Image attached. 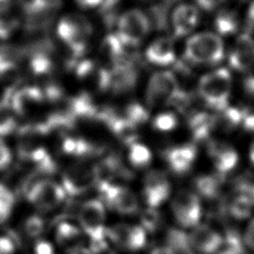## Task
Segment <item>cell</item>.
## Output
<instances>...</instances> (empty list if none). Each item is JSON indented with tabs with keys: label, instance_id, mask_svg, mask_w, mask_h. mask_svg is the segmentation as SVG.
I'll list each match as a JSON object with an SVG mask.
<instances>
[{
	"label": "cell",
	"instance_id": "28",
	"mask_svg": "<svg viewBox=\"0 0 254 254\" xmlns=\"http://www.w3.org/2000/svg\"><path fill=\"white\" fill-rule=\"evenodd\" d=\"M217 32L221 35H229L237 29V18L233 12L221 11L215 18L214 21Z\"/></svg>",
	"mask_w": 254,
	"mask_h": 254
},
{
	"label": "cell",
	"instance_id": "40",
	"mask_svg": "<svg viewBox=\"0 0 254 254\" xmlns=\"http://www.w3.org/2000/svg\"><path fill=\"white\" fill-rule=\"evenodd\" d=\"M35 254H54L53 245L47 240H39L35 244Z\"/></svg>",
	"mask_w": 254,
	"mask_h": 254
},
{
	"label": "cell",
	"instance_id": "46",
	"mask_svg": "<svg viewBox=\"0 0 254 254\" xmlns=\"http://www.w3.org/2000/svg\"><path fill=\"white\" fill-rule=\"evenodd\" d=\"M71 254H92V253L85 249H77V250L73 251Z\"/></svg>",
	"mask_w": 254,
	"mask_h": 254
},
{
	"label": "cell",
	"instance_id": "14",
	"mask_svg": "<svg viewBox=\"0 0 254 254\" xmlns=\"http://www.w3.org/2000/svg\"><path fill=\"white\" fill-rule=\"evenodd\" d=\"M209 156L213 159L215 169L220 174H226L235 168L238 154L229 144L219 140H212L207 145Z\"/></svg>",
	"mask_w": 254,
	"mask_h": 254
},
{
	"label": "cell",
	"instance_id": "27",
	"mask_svg": "<svg viewBox=\"0 0 254 254\" xmlns=\"http://www.w3.org/2000/svg\"><path fill=\"white\" fill-rule=\"evenodd\" d=\"M15 197L9 187L0 183V224L9 219L14 209Z\"/></svg>",
	"mask_w": 254,
	"mask_h": 254
},
{
	"label": "cell",
	"instance_id": "31",
	"mask_svg": "<svg viewBox=\"0 0 254 254\" xmlns=\"http://www.w3.org/2000/svg\"><path fill=\"white\" fill-rule=\"evenodd\" d=\"M124 116L128 121L137 127L148 120L149 113L143 105L137 102H133L128 104L125 108Z\"/></svg>",
	"mask_w": 254,
	"mask_h": 254
},
{
	"label": "cell",
	"instance_id": "34",
	"mask_svg": "<svg viewBox=\"0 0 254 254\" xmlns=\"http://www.w3.org/2000/svg\"><path fill=\"white\" fill-rule=\"evenodd\" d=\"M120 0H103L100 7V13L103 16V19L106 24L111 25L114 22L117 5Z\"/></svg>",
	"mask_w": 254,
	"mask_h": 254
},
{
	"label": "cell",
	"instance_id": "12",
	"mask_svg": "<svg viewBox=\"0 0 254 254\" xmlns=\"http://www.w3.org/2000/svg\"><path fill=\"white\" fill-rule=\"evenodd\" d=\"M138 73L127 57L121 62L113 64L110 69V89L117 94L124 93L132 89L137 81Z\"/></svg>",
	"mask_w": 254,
	"mask_h": 254
},
{
	"label": "cell",
	"instance_id": "17",
	"mask_svg": "<svg viewBox=\"0 0 254 254\" xmlns=\"http://www.w3.org/2000/svg\"><path fill=\"white\" fill-rule=\"evenodd\" d=\"M198 21V10L191 4H181L173 12L172 24L177 38L190 33Z\"/></svg>",
	"mask_w": 254,
	"mask_h": 254
},
{
	"label": "cell",
	"instance_id": "48",
	"mask_svg": "<svg viewBox=\"0 0 254 254\" xmlns=\"http://www.w3.org/2000/svg\"><path fill=\"white\" fill-rule=\"evenodd\" d=\"M252 195H253V199H254V188H253V191H252Z\"/></svg>",
	"mask_w": 254,
	"mask_h": 254
},
{
	"label": "cell",
	"instance_id": "32",
	"mask_svg": "<svg viewBox=\"0 0 254 254\" xmlns=\"http://www.w3.org/2000/svg\"><path fill=\"white\" fill-rule=\"evenodd\" d=\"M146 244V230L140 225H131L126 249L137 251Z\"/></svg>",
	"mask_w": 254,
	"mask_h": 254
},
{
	"label": "cell",
	"instance_id": "26",
	"mask_svg": "<svg viewBox=\"0 0 254 254\" xmlns=\"http://www.w3.org/2000/svg\"><path fill=\"white\" fill-rule=\"evenodd\" d=\"M244 246L235 232H228L222 237L221 242L213 254H244Z\"/></svg>",
	"mask_w": 254,
	"mask_h": 254
},
{
	"label": "cell",
	"instance_id": "7",
	"mask_svg": "<svg viewBox=\"0 0 254 254\" xmlns=\"http://www.w3.org/2000/svg\"><path fill=\"white\" fill-rule=\"evenodd\" d=\"M117 29V36L124 46L135 47L148 35L150 22L142 11L133 9L119 17Z\"/></svg>",
	"mask_w": 254,
	"mask_h": 254
},
{
	"label": "cell",
	"instance_id": "33",
	"mask_svg": "<svg viewBox=\"0 0 254 254\" xmlns=\"http://www.w3.org/2000/svg\"><path fill=\"white\" fill-rule=\"evenodd\" d=\"M178 118L173 112H163L158 114L153 120L154 129L161 132H169L176 128Z\"/></svg>",
	"mask_w": 254,
	"mask_h": 254
},
{
	"label": "cell",
	"instance_id": "25",
	"mask_svg": "<svg viewBox=\"0 0 254 254\" xmlns=\"http://www.w3.org/2000/svg\"><path fill=\"white\" fill-rule=\"evenodd\" d=\"M128 158L134 167L143 168L151 163L152 154L146 145L139 142H134L129 147Z\"/></svg>",
	"mask_w": 254,
	"mask_h": 254
},
{
	"label": "cell",
	"instance_id": "3",
	"mask_svg": "<svg viewBox=\"0 0 254 254\" xmlns=\"http://www.w3.org/2000/svg\"><path fill=\"white\" fill-rule=\"evenodd\" d=\"M91 31V25L88 20L77 14L64 16L58 25L59 37L76 58L84 54Z\"/></svg>",
	"mask_w": 254,
	"mask_h": 254
},
{
	"label": "cell",
	"instance_id": "42",
	"mask_svg": "<svg viewBox=\"0 0 254 254\" xmlns=\"http://www.w3.org/2000/svg\"><path fill=\"white\" fill-rule=\"evenodd\" d=\"M195 1L201 9H204L206 11H210V10L215 9L224 0H195Z\"/></svg>",
	"mask_w": 254,
	"mask_h": 254
},
{
	"label": "cell",
	"instance_id": "19",
	"mask_svg": "<svg viewBox=\"0 0 254 254\" xmlns=\"http://www.w3.org/2000/svg\"><path fill=\"white\" fill-rule=\"evenodd\" d=\"M43 98V93L40 89L28 87L16 93L11 105L17 115L25 116L28 115L36 105L40 104Z\"/></svg>",
	"mask_w": 254,
	"mask_h": 254
},
{
	"label": "cell",
	"instance_id": "21",
	"mask_svg": "<svg viewBox=\"0 0 254 254\" xmlns=\"http://www.w3.org/2000/svg\"><path fill=\"white\" fill-rule=\"evenodd\" d=\"M61 149L64 154L75 157H85L96 152V146L89 141L74 136H65L61 143Z\"/></svg>",
	"mask_w": 254,
	"mask_h": 254
},
{
	"label": "cell",
	"instance_id": "2",
	"mask_svg": "<svg viewBox=\"0 0 254 254\" xmlns=\"http://www.w3.org/2000/svg\"><path fill=\"white\" fill-rule=\"evenodd\" d=\"M223 55L221 39L217 35L208 32L190 37L185 50V57L193 64H217L223 59Z\"/></svg>",
	"mask_w": 254,
	"mask_h": 254
},
{
	"label": "cell",
	"instance_id": "47",
	"mask_svg": "<svg viewBox=\"0 0 254 254\" xmlns=\"http://www.w3.org/2000/svg\"><path fill=\"white\" fill-rule=\"evenodd\" d=\"M249 156H250V160H251V161H252V163L254 164V142L252 143V145H251V147H250Z\"/></svg>",
	"mask_w": 254,
	"mask_h": 254
},
{
	"label": "cell",
	"instance_id": "36",
	"mask_svg": "<svg viewBox=\"0 0 254 254\" xmlns=\"http://www.w3.org/2000/svg\"><path fill=\"white\" fill-rule=\"evenodd\" d=\"M159 214L156 211V208L149 207L142 214V223L143 228L146 230H155L159 225Z\"/></svg>",
	"mask_w": 254,
	"mask_h": 254
},
{
	"label": "cell",
	"instance_id": "8",
	"mask_svg": "<svg viewBox=\"0 0 254 254\" xmlns=\"http://www.w3.org/2000/svg\"><path fill=\"white\" fill-rule=\"evenodd\" d=\"M62 181L65 193L82 194L95 186L94 165L86 161L72 163L64 171Z\"/></svg>",
	"mask_w": 254,
	"mask_h": 254
},
{
	"label": "cell",
	"instance_id": "20",
	"mask_svg": "<svg viewBox=\"0 0 254 254\" xmlns=\"http://www.w3.org/2000/svg\"><path fill=\"white\" fill-rule=\"evenodd\" d=\"M245 110L236 107H229L217 111V114L212 116V130H217L223 133L234 130L242 123Z\"/></svg>",
	"mask_w": 254,
	"mask_h": 254
},
{
	"label": "cell",
	"instance_id": "23",
	"mask_svg": "<svg viewBox=\"0 0 254 254\" xmlns=\"http://www.w3.org/2000/svg\"><path fill=\"white\" fill-rule=\"evenodd\" d=\"M196 190L205 198H215L219 193V181L211 175L198 176L194 181Z\"/></svg>",
	"mask_w": 254,
	"mask_h": 254
},
{
	"label": "cell",
	"instance_id": "43",
	"mask_svg": "<svg viewBox=\"0 0 254 254\" xmlns=\"http://www.w3.org/2000/svg\"><path fill=\"white\" fill-rule=\"evenodd\" d=\"M76 3L82 8H92L100 6L103 0H75Z\"/></svg>",
	"mask_w": 254,
	"mask_h": 254
},
{
	"label": "cell",
	"instance_id": "37",
	"mask_svg": "<svg viewBox=\"0 0 254 254\" xmlns=\"http://www.w3.org/2000/svg\"><path fill=\"white\" fill-rule=\"evenodd\" d=\"M51 61L45 56H38L32 62L33 70L37 73H45L51 68Z\"/></svg>",
	"mask_w": 254,
	"mask_h": 254
},
{
	"label": "cell",
	"instance_id": "41",
	"mask_svg": "<svg viewBox=\"0 0 254 254\" xmlns=\"http://www.w3.org/2000/svg\"><path fill=\"white\" fill-rule=\"evenodd\" d=\"M244 242L249 248L254 250V219H252L246 227L244 234Z\"/></svg>",
	"mask_w": 254,
	"mask_h": 254
},
{
	"label": "cell",
	"instance_id": "22",
	"mask_svg": "<svg viewBox=\"0 0 254 254\" xmlns=\"http://www.w3.org/2000/svg\"><path fill=\"white\" fill-rule=\"evenodd\" d=\"M254 199L249 194L241 192L236 195L229 204V212L236 219H245L253 210Z\"/></svg>",
	"mask_w": 254,
	"mask_h": 254
},
{
	"label": "cell",
	"instance_id": "6",
	"mask_svg": "<svg viewBox=\"0 0 254 254\" xmlns=\"http://www.w3.org/2000/svg\"><path fill=\"white\" fill-rule=\"evenodd\" d=\"M78 221L82 231L92 243L104 242L106 235L105 209L99 199H89L81 205Z\"/></svg>",
	"mask_w": 254,
	"mask_h": 254
},
{
	"label": "cell",
	"instance_id": "4",
	"mask_svg": "<svg viewBox=\"0 0 254 254\" xmlns=\"http://www.w3.org/2000/svg\"><path fill=\"white\" fill-rule=\"evenodd\" d=\"M65 194L63 186L53 180L43 178L29 187L26 197L34 207L47 212L57 208L64 199Z\"/></svg>",
	"mask_w": 254,
	"mask_h": 254
},
{
	"label": "cell",
	"instance_id": "30",
	"mask_svg": "<svg viewBox=\"0 0 254 254\" xmlns=\"http://www.w3.org/2000/svg\"><path fill=\"white\" fill-rule=\"evenodd\" d=\"M80 234V230L69 222H61L57 225L56 239L61 244H68L74 241Z\"/></svg>",
	"mask_w": 254,
	"mask_h": 254
},
{
	"label": "cell",
	"instance_id": "5",
	"mask_svg": "<svg viewBox=\"0 0 254 254\" xmlns=\"http://www.w3.org/2000/svg\"><path fill=\"white\" fill-rule=\"evenodd\" d=\"M179 82L171 71H158L149 79L146 90V102L149 107H159L173 103L181 92Z\"/></svg>",
	"mask_w": 254,
	"mask_h": 254
},
{
	"label": "cell",
	"instance_id": "11",
	"mask_svg": "<svg viewBox=\"0 0 254 254\" xmlns=\"http://www.w3.org/2000/svg\"><path fill=\"white\" fill-rule=\"evenodd\" d=\"M106 203L121 214H133L138 210L135 193L121 185H110L100 191Z\"/></svg>",
	"mask_w": 254,
	"mask_h": 254
},
{
	"label": "cell",
	"instance_id": "13",
	"mask_svg": "<svg viewBox=\"0 0 254 254\" xmlns=\"http://www.w3.org/2000/svg\"><path fill=\"white\" fill-rule=\"evenodd\" d=\"M229 64L238 71H247L254 64V39L249 34H241L229 55Z\"/></svg>",
	"mask_w": 254,
	"mask_h": 254
},
{
	"label": "cell",
	"instance_id": "15",
	"mask_svg": "<svg viewBox=\"0 0 254 254\" xmlns=\"http://www.w3.org/2000/svg\"><path fill=\"white\" fill-rule=\"evenodd\" d=\"M195 156L196 150L191 144L173 147L165 152V158L170 169L178 175H183L190 171Z\"/></svg>",
	"mask_w": 254,
	"mask_h": 254
},
{
	"label": "cell",
	"instance_id": "18",
	"mask_svg": "<svg viewBox=\"0 0 254 254\" xmlns=\"http://www.w3.org/2000/svg\"><path fill=\"white\" fill-rule=\"evenodd\" d=\"M146 57L149 62L158 65H169L175 62L174 44L170 38L156 39L147 49Z\"/></svg>",
	"mask_w": 254,
	"mask_h": 254
},
{
	"label": "cell",
	"instance_id": "45",
	"mask_svg": "<svg viewBox=\"0 0 254 254\" xmlns=\"http://www.w3.org/2000/svg\"><path fill=\"white\" fill-rule=\"evenodd\" d=\"M247 17H248V21H249V25L254 28V2L251 3L249 9H248V13H247Z\"/></svg>",
	"mask_w": 254,
	"mask_h": 254
},
{
	"label": "cell",
	"instance_id": "10",
	"mask_svg": "<svg viewBox=\"0 0 254 254\" xmlns=\"http://www.w3.org/2000/svg\"><path fill=\"white\" fill-rule=\"evenodd\" d=\"M171 190L170 182L167 176L159 171H149L143 181V195L148 206L156 208L169 196Z\"/></svg>",
	"mask_w": 254,
	"mask_h": 254
},
{
	"label": "cell",
	"instance_id": "9",
	"mask_svg": "<svg viewBox=\"0 0 254 254\" xmlns=\"http://www.w3.org/2000/svg\"><path fill=\"white\" fill-rule=\"evenodd\" d=\"M172 207L176 219L182 226L191 227L199 221L201 207L194 192L188 190L178 191L173 198Z\"/></svg>",
	"mask_w": 254,
	"mask_h": 254
},
{
	"label": "cell",
	"instance_id": "38",
	"mask_svg": "<svg viewBox=\"0 0 254 254\" xmlns=\"http://www.w3.org/2000/svg\"><path fill=\"white\" fill-rule=\"evenodd\" d=\"M12 161V153L8 145L0 138V171L9 167Z\"/></svg>",
	"mask_w": 254,
	"mask_h": 254
},
{
	"label": "cell",
	"instance_id": "24",
	"mask_svg": "<svg viewBox=\"0 0 254 254\" xmlns=\"http://www.w3.org/2000/svg\"><path fill=\"white\" fill-rule=\"evenodd\" d=\"M16 113L10 103L0 101V138L10 135L17 126Z\"/></svg>",
	"mask_w": 254,
	"mask_h": 254
},
{
	"label": "cell",
	"instance_id": "29",
	"mask_svg": "<svg viewBox=\"0 0 254 254\" xmlns=\"http://www.w3.org/2000/svg\"><path fill=\"white\" fill-rule=\"evenodd\" d=\"M130 227L131 225L126 223H117L106 229V234L114 244L121 248H126Z\"/></svg>",
	"mask_w": 254,
	"mask_h": 254
},
{
	"label": "cell",
	"instance_id": "35",
	"mask_svg": "<svg viewBox=\"0 0 254 254\" xmlns=\"http://www.w3.org/2000/svg\"><path fill=\"white\" fill-rule=\"evenodd\" d=\"M44 229V221L40 216L33 215L25 222V231L31 237H37Z\"/></svg>",
	"mask_w": 254,
	"mask_h": 254
},
{
	"label": "cell",
	"instance_id": "44",
	"mask_svg": "<svg viewBox=\"0 0 254 254\" xmlns=\"http://www.w3.org/2000/svg\"><path fill=\"white\" fill-rule=\"evenodd\" d=\"M151 254H175L170 246H160L152 250Z\"/></svg>",
	"mask_w": 254,
	"mask_h": 254
},
{
	"label": "cell",
	"instance_id": "16",
	"mask_svg": "<svg viewBox=\"0 0 254 254\" xmlns=\"http://www.w3.org/2000/svg\"><path fill=\"white\" fill-rule=\"evenodd\" d=\"M220 236L210 226L196 225L189 235L190 243L193 250L203 254H213L221 242Z\"/></svg>",
	"mask_w": 254,
	"mask_h": 254
},
{
	"label": "cell",
	"instance_id": "1",
	"mask_svg": "<svg viewBox=\"0 0 254 254\" xmlns=\"http://www.w3.org/2000/svg\"><path fill=\"white\" fill-rule=\"evenodd\" d=\"M232 78L227 68L206 73L198 81V93L209 107L220 111L228 105Z\"/></svg>",
	"mask_w": 254,
	"mask_h": 254
},
{
	"label": "cell",
	"instance_id": "39",
	"mask_svg": "<svg viewBox=\"0 0 254 254\" xmlns=\"http://www.w3.org/2000/svg\"><path fill=\"white\" fill-rule=\"evenodd\" d=\"M15 244L13 240L6 235H0V254H14Z\"/></svg>",
	"mask_w": 254,
	"mask_h": 254
}]
</instances>
